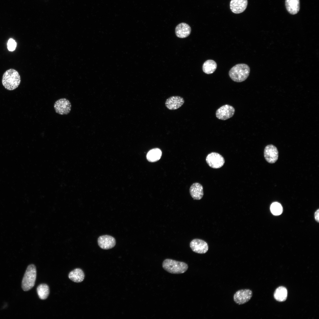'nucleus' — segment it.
Instances as JSON below:
<instances>
[{"mask_svg":"<svg viewBox=\"0 0 319 319\" xmlns=\"http://www.w3.org/2000/svg\"><path fill=\"white\" fill-rule=\"evenodd\" d=\"M191 32V27L188 24L181 23L177 26L175 29L176 35L180 38H185L188 36Z\"/></svg>","mask_w":319,"mask_h":319,"instance_id":"nucleus-14","label":"nucleus"},{"mask_svg":"<svg viewBox=\"0 0 319 319\" xmlns=\"http://www.w3.org/2000/svg\"><path fill=\"white\" fill-rule=\"evenodd\" d=\"M247 0H231L230 7L231 11L235 14H240L243 12L247 6Z\"/></svg>","mask_w":319,"mask_h":319,"instance_id":"nucleus-13","label":"nucleus"},{"mask_svg":"<svg viewBox=\"0 0 319 319\" xmlns=\"http://www.w3.org/2000/svg\"><path fill=\"white\" fill-rule=\"evenodd\" d=\"M206 161L210 167L214 169L222 167L225 163L223 157L219 154L214 152L211 153L207 155Z\"/></svg>","mask_w":319,"mask_h":319,"instance_id":"nucleus-6","label":"nucleus"},{"mask_svg":"<svg viewBox=\"0 0 319 319\" xmlns=\"http://www.w3.org/2000/svg\"><path fill=\"white\" fill-rule=\"evenodd\" d=\"M36 277V270L33 264L29 265L25 271L22 282V287L25 291H29L34 286Z\"/></svg>","mask_w":319,"mask_h":319,"instance_id":"nucleus-4","label":"nucleus"},{"mask_svg":"<svg viewBox=\"0 0 319 319\" xmlns=\"http://www.w3.org/2000/svg\"><path fill=\"white\" fill-rule=\"evenodd\" d=\"M287 291L284 287L280 286L277 288L274 293V298L279 302H284L286 300L287 297Z\"/></svg>","mask_w":319,"mask_h":319,"instance_id":"nucleus-19","label":"nucleus"},{"mask_svg":"<svg viewBox=\"0 0 319 319\" xmlns=\"http://www.w3.org/2000/svg\"><path fill=\"white\" fill-rule=\"evenodd\" d=\"M162 155V152L160 149L154 148L148 152L147 154V158L149 162H155L160 159Z\"/></svg>","mask_w":319,"mask_h":319,"instance_id":"nucleus-18","label":"nucleus"},{"mask_svg":"<svg viewBox=\"0 0 319 319\" xmlns=\"http://www.w3.org/2000/svg\"><path fill=\"white\" fill-rule=\"evenodd\" d=\"M235 112V109L233 106L226 104L221 106L217 110L216 115L218 119L225 120L232 117Z\"/></svg>","mask_w":319,"mask_h":319,"instance_id":"nucleus-8","label":"nucleus"},{"mask_svg":"<svg viewBox=\"0 0 319 319\" xmlns=\"http://www.w3.org/2000/svg\"><path fill=\"white\" fill-rule=\"evenodd\" d=\"M279 152L276 147L272 144L267 145L264 150V156L266 160L270 163L275 162L278 158Z\"/></svg>","mask_w":319,"mask_h":319,"instance_id":"nucleus-9","label":"nucleus"},{"mask_svg":"<svg viewBox=\"0 0 319 319\" xmlns=\"http://www.w3.org/2000/svg\"><path fill=\"white\" fill-rule=\"evenodd\" d=\"M162 266L167 272L176 274L183 273L188 268V265L185 263L170 259H166L164 261Z\"/></svg>","mask_w":319,"mask_h":319,"instance_id":"nucleus-3","label":"nucleus"},{"mask_svg":"<svg viewBox=\"0 0 319 319\" xmlns=\"http://www.w3.org/2000/svg\"><path fill=\"white\" fill-rule=\"evenodd\" d=\"M17 43L12 38L9 39L7 43V48L9 51H13L15 50L17 46Z\"/></svg>","mask_w":319,"mask_h":319,"instance_id":"nucleus-23","label":"nucleus"},{"mask_svg":"<svg viewBox=\"0 0 319 319\" xmlns=\"http://www.w3.org/2000/svg\"><path fill=\"white\" fill-rule=\"evenodd\" d=\"M285 6L287 11L290 14H296L300 10V0H286Z\"/></svg>","mask_w":319,"mask_h":319,"instance_id":"nucleus-16","label":"nucleus"},{"mask_svg":"<svg viewBox=\"0 0 319 319\" xmlns=\"http://www.w3.org/2000/svg\"><path fill=\"white\" fill-rule=\"evenodd\" d=\"M55 112L61 115H67L71 110V104L70 101L65 98H62L56 100L54 103Z\"/></svg>","mask_w":319,"mask_h":319,"instance_id":"nucleus-5","label":"nucleus"},{"mask_svg":"<svg viewBox=\"0 0 319 319\" xmlns=\"http://www.w3.org/2000/svg\"><path fill=\"white\" fill-rule=\"evenodd\" d=\"M250 68L246 64H240L233 66L230 69L229 74L234 81L240 82L245 80L250 73Z\"/></svg>","mask_w":319,"mask_h":319,"instance_id":"nucleus-2","label":"nucleus"},{"mask_svg":"<svg viewBox=\"0 0 319 319\" xmlns=\"http://www.w3.org/2000/svg\"><path fill=\"white\" fill-rule=\"evenodd\" d=\"M190 247L194 252L199 254H204L207 252L209 247L205 241L198 239L192 240L190 243Z\"/></svg>","mask_w":319,"mask_h":319,"instance_id":"nucleus-10","label":"nucleus"},{"mask_svg":"<svg viewBox=\"0 0 319 319\" xmlns=\"http://www.w3.org/2000/svg\"><path fill=\"white\" fill-rule=\"evenodd\" d=\"M319 209H318L315 214V218L316 221L318 222H319Z\"/></svg>","mask_w":319,"mask_h":319,"instance_id":"nucleus-24","label":"nucleus"},{"mask_svg":"<svg viewBox=\"0 0 319 319\" xmlns=\"http://www.w3.org/2000/svg\"><path fill=\"white\" fill-rule=\"evenodd\" d=\"M271 211L272 214L275 215L281 214L283 211V209L281 204L277 202L273 203L270 206Z\"/></svg>","mask_w":319,"mask_h":319,"instance_id":"nucleus-22","label":"nucleus"},{"mask_svg":"<svg viewBox=\"0 0 319 319\" xmlns=\"http://www.w3.org/2000/svg\"><path fill=\"white\" fill-rule=\"evenodd\" d=\"M20 82L21 77L19 73L14 69L7 70L3 75L2 83L7 90H14L19 86Z\"/></svg>","mask_w":319,"mask_h":319,"instance_id":"nucleus-1","label":"nucleus"},{"mask_svg":"<svg viewBox=\"0 0 319 319\" xmlns=\"http://www.w3.org/2000/svg\"><path fill=\"white\" fill-rule=\"evenodd\" d=\"M217 68V64L214 60H208L203 64L202 69L206 74H210L214 73Z\"/></svg>","mask_w":319,"mask_h":319,"instance_id":"nucleus-20","label":"nucleus"},{"mask_svg":"<svg viewBox=\"0 0 319 319\" xmlns=\"http://www.w3.org/2000/svg\"><path fill=\"white\" fill-rule=\"evenodd\" d=\"M184 99L178 96L170 97L167 99L165 102V105L169 110H174L180 108L184 103Z\"/></svg>","mask_w":319,"mask_h":319,"instance_id":"nucleus-12","label":"nucleus"},{"mask_svg":"<svg viewBox=\"0 0 319 319\" xmlns=\"http://www.w3.org/2000/svg\"><path fill=\"white\" fill-rule=\"evenodd\" d=\"M203 189V187L200 184L198 183H193L190 188L191 196L195 200L201 199L204 195Z\"/></svg>","mask_w":319,"mask_h":319,"instance_id":"nucleus-15","label":"nucleus"},{"mask_svg":"<svg viewBox=\"0 0 319 319\" xmlns=\"http://www.w3.org/2000/svg\"><path fill=\"white\" fill-rule=\"evenodd\" d=\"M252 296L253 292L250 290L248 289H240L235 294L233 300L237 304L242 305L248 302Z\"/></svg>","mask_w":319,"mask_h":319,"instance_id":"nucleus-7","label":"nucleus"},{"mask_svg":"<svg viewBox=\"0 0 319 319\" xmlns=\"http://www.w3.org/2000/svg\"><path fill=\"white\" fill-rule=\"evenodd\" d=\"M37 291L39 298L41 300L47 299L49 294V287L46 284L39 285L37 288Z\"/></svg>","mask_w":319,"mask_h":319,"instance_id":"nucleus-21","label":"nucleus"},{"mask_svg":"<svg viewBox=\"0 0 319 319\" xmlns=\"http://www.w3.org/2000/svg\"><path fill=\"white\" fill-rule=\"evenodd\" d=\"M84 276L83 271L79 268L74 269L70 272L69 275V278L72 281L77 283H79L83 281Z\"/></svg>","mask_w":319,"mask_h":319,"instance_id":"nucleus-17","label":"nucleus"},{"mask_svg":"<svg viewBox=\"0 0 319 319\" xmlns=\"http://www.w3.org/2000/svg\"><path fill=\"white\" fill-rule=\"evenodd\" d=\"M97 242L99 247L105 250L111 249L114 247L116 244L115 238L108 235L99 237L98 239Z\"/></svg>","mask_w":319,"mask_h":319,"instance_id":"nucleus-11","label":"nucleus"}]
</instances>
